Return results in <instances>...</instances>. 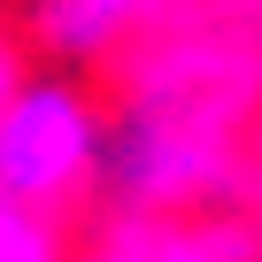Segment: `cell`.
<instances>
[{"label": "cell", "instance_id": "6da1fadb", "mask_svg": "<svg viewBox=\"0 0 262 262\" xmlns=\"http://www.w3.org/2000/svg\"><path fill=\"white\" fill-rule=\"evenodd\" d=\"M254 170V139L155 100L108 93V139H100V193L93 208H147V216H185V208H239Z\"/></svg>", "mask_w": 262, "mask_h": 262}, {"label": "cell", "instance_id": "3957f363", "mask_svg": "<svg viewBox=\"0 0 262 262\" xmlns=\"http://www.w3.org/2000/svg\"><path fill=\"white\" fill-rule=\"evenodd\" d=\"M201 0H24V39L62 70H108L131 39L178 24Z\"/></svg>", "mask_w": 262, "mask_h": 262}, {"label": "cell", "instance_id": "277c9868", "mask_svg": "<svg viewBox=\"0 0 262 262\" xmlns=\"http://www.w3.org/2000/svg\"><path fill=\"white\" fill-rule=\"evenodd\" d=\"M93 239L108 247V262H254V231L239 208H185V216L100 208Z\"/></svg>", "mask_w": 262, "mask_h": 262}, {"label": "cell", "instance_id": "8992f818", "mask_svg": "<svg viewBox=\"0 0 262 262\" xmlns=\"http://www.w3.org/2000/svg\"><path fill=\"white\" fill-rule=\"evenodd\" d=\"M24 77V39H16V24L0 16V100H8V85Z\"/></svg>", "mask_w": 262, "mask_h": 262}, {"label": "cell", "instance_id": "7a4b0ae2", "mask_svg": "<svg viewBox=\"0 0 262 262\" xmlns=\"http://www.w3.org/2000/svg\"><path fill=\"white\" fill-rule=\"evenodd\" d=\"M100 139L108 100L93 93V70H24L0 100V193H16L47 216H77L100 193Z\"/></svg>", "mask_w": 262, "mask_h": 262}, {"label": "cell", "instance_id": "5b68a950", "mask_svg": "<svg viewBox=\"0 0 262 262\" xmlns=\"http://www.w3.org/2000/svg\"><path fill=\"white\" fill-rule=\"evenodd\" d=\"M0 262H70V216L0 193Z\"/></svg>", "mask_w": 262, "mask_h": 262}, {"label": "cell", "instance_id": "52a82bcc", "mask_svg": "<svg viewBox=\"0 0 262 262\" xmlns=\"http://www.w3.org/2000/svg\"><path fill=\"white\" fill-rule=\"evenodd\" d=\"M70 262H108V247H100V239H85V247H70Z\"/></svg>", "mask_w": 262, "mask_h": 262}]
</instances>
